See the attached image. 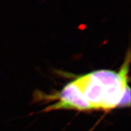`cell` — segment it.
Instances as JSON below:
<instances>
[{
    "label": "cell",
    "mask_w": 131,
    "mask_h": 131,
    "mask_svg": "<svg viewBox=\"0 0 131 131\" xmlns=\"http://www.w3.org/2000/svg\"><path fill=\"white\" fill-rule=\"evenodd\" d=\"M130 58L129 50L118 72L98 70L73 80L92 111L108 112L118 107L123 96L130 92L128 85Z\"/></svg>",
    "instance_id": "1"
},
{
    "label": "cell",
    "mask_w": 131,
    "mask_h": 131,
    "mask_svg": "<svg viewBox=\"0 0 131 131\" xmlns=\"http://www.w3.org/2000/svg\"><path fill=\"white\" fill-rule=\"evenodd\" d=\"M49 98L57 101L46 108L45 112H51L61 109H73L80 112L92 111L91 106L83 98L74 80L64 86L58 94Z\"/></svg>",
    "instance_id": "2"
}]
</instances>
